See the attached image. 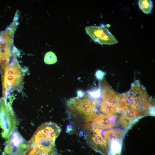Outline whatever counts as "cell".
Listing matches in <instances>:
<instances>
[{"mask_svg": "<svg viewBox=\"0 0 155 155\" xmlns=\"http://www.w3.org/2000/svg\"><path fill=\"white\" fill-rule=\"evenodd\" d=\"M61 131V128L54 122L42 124L28 142L27 150L32 155H59L55 142Z\"/></svg>", "mask_w": 155, "mask_h": 155, "instance_id": "cell-1", "label": "cell"}, {"mask_svg": "<svg viewBox=\"0 0 155 155\" xmlns=\"http://www.w3.org/2000/svg\"><path fill=\"white\" fill-rule=\"evenodd\" d=\"M119 95L126 106L144 113L153 106L145 88L140 84L139 80L131 84L129 91Z\"/></svg>", "mask_w": 155, "mask_h": 155, "instance_id": "cell-2", "label": "cell"}, {"mask_svg": "<svg viewBox=\"0 0 155 155\" xmlns=\"http://www.w3.org/2000/svg\"><path fill=\"white\" fill-rule=\"evenodd\" d=\"M67 104L71 114L85 124L91 123L98 116L96 103L89 96L70 99Z\"/></svg>", "mask_w": 155, "mask_h": 155, "instance_id": "cell-3", "label": "cell"}, {"mask_svg": "<svg viewBox=\"0 0 155 155\" xmlns=\"http://www.w3.org/2000/svg\"><path fill=\"white\" fill-rule=\"evenodd\" d=\"M19 121L11 105L4 98L0 99V126L2 129L1 135L8 139L14 129L17 128Z\"/></svg>", "mask_w": 155, "mask_h": 155, "instance_id": "cell-4", "label": "cell"}, {"mask_svg": "<svg viewBox=\"0 0 155 155\" xmlns=\"http://www.w3.org/2000/svg\"><path fill=\"white\" fill-rule=\"evenodd\" d=\"M85 128L87 143L95 151L102 155H108L110 146L102 134V129L90 125H84Z\"/></svg>", "mask_w": 155, "mask_h": 155, "instance_id": "cell-5", "label": "cell"}, {"mask_svg": "<svg viewBox=\"0 0 155 155\" xmlns=\"http://www.w3.org/2000/svg\"><path fill=\"white\" fill-rule=\"evenodd\" d=\"M103 86L100 111L107 115H116L120 112L125 105L119 95L106 82L104 83Z\"/></svg>", "mask_w": 155, "mask_h": 155, "instance_id": "cell-6", "label": "cell"}, {"mask_svg": "<svg viewBox=\"0 0 155 155\" xmlns=\"http://www.w3.org/2000/svg\"><path fill=\"white\" fill-rule=\"evenodd\" d=\"M7 140L4 148L5 153L8 155H26L28 142L17 128L14 129Z\"/></svg>", "mask_w": 155, "mask_h": 155, "instance_id": "cell-7", "label": "cell"}, {"mask_svg": "<svg viewBox=\"0 0 155 155\" xmlns=\"http://www.w3.org/2000/svg\"><path fill=\"white\" fill-rule=\"evenodd\" d=\"M22 78V70L19 66L16 65L7 67L2 78L5 99L6 98L7 92L10 88L16 89L21 86Z\"/></svg>", "mask_w": 155, "mask_h": 155, "instance_id": "cell-8", "label": "cell"}, {"mask_svg": "<svg viewBox=\"0 0 155 155\" xmlns=\"http://www.w3.org/2000/svg\"><path fill=\"white\" fill-rule=\"evenodd\" d=\"M86 33L96 42L100 44L113 45L118 42L117 40L103 26H88L85 28Z\"/></svg>", "mask_w": 155, "mask_h": 155, "instance_id": "cell-9", "label": "cell"}, {"mask_svg": "<svg viewBox=\"0 0 155 155\" xmlns=\"http://www.w3.org/2000/svg\"><path fill=\"white\" fill-rule=\"evenodd\" d=\"M119 122L122 127L125 129L129 128L136 119L142 117L144 113L137 111L126 105L122 108Z\"/></svg>", "mask_w": 155, "mask_h": 155, "instance_id": "cell-10", "label": "cell"}, {"mask_svg": "<svg viewBox=\"0 0 155 155\" xmlns=\"http://www.w3.org/2000/svg\"><path fill=\"white\" fill-rule=\"evenodd\" d=\"M117 117L116 115L101 113L89 124L92 126L101 129H109L116 125Z\"/></svg>", "mask_w": 155, "mask_h": 155, "instance_id": "cell-11", "label": "cell"}, {"mask_svg": "<svg viewBox=\"0 0 155 155\" xmlns=\"http://www.w3.org/2000/svg\"><path fill=\"white\" fill-rule=\"evenodd\" d=\"M102 132L109 146L110 143L113 141L122 142L125 133L124 130L119 128H111L106 130L102 129Z\"/></svg>", "mask_w": 155, "mask_h": 155, "instance_id": "cell-12", "label": "cell"}, {"mask_svg": "<svg viewBox=\"0 0 155 155\" xmlns=\"http://www.w3.org/2000/svg\"><path fill=\"white\" fill-rule=\"evenodd\" d=\"M138 5L140 9L144 13L149 14L151 13L153 5L151 0H140Z\"/></svg>", "mask_w": 155, "mask_h": 155, "instance_id": "cell-13", "label": "cell"}, {"mask_svg": "<svg viewBox=\"0 0 155 155\" xmlns=\"http://www.w3.org/2000/svg\"><path fill=\"white\" fill-rule=\"evenodd\" d=\"M44 60L45 63L48 64L55 63L57 61L56 55L51 51L49 52L46 54Z\"/></svg>", "mask_w": 155, "mask_h": 155, "instance_id": "cell-14", "label": "cell"}, {"mask_svg": "<svg viewBox=\"0 0 155 155\" xmlns=\"http://www.w3.org/2000/svg\"><path fill=\"white\" fill-rule=\"evenodd\" d=\"M89 96L93 100H96L100 98L101 92L100 88L88 92Z\"/></svg>", "mask_w": 155, "mask_h": 155, "instance_id": "cell-15", "label": "cell"}, {"mask_svg": "<svg viewBox=\"0 0 155 155\" xmlns=\"http://www.w3.org/2000/svg\"><path fill=\"white\" fill-rule=\"evenodd\" d=\"M96 77L99 80H102L104 75V73L102 71L98 70L97 71L96 74Z\"/></svg>", "mask_w": 155, "mask_h": 155, "instance_id": "cell-16", "label": "cell"}]
</instances>
